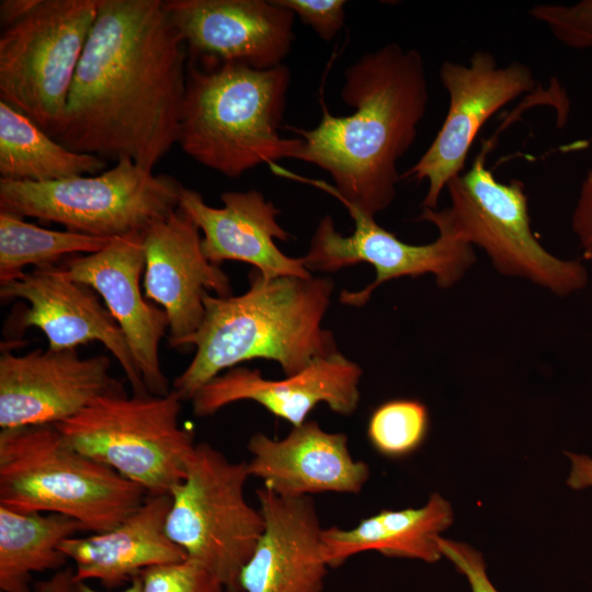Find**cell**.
<instances>
[{
    "label": "cell",
    "instance_id": "1",
    "mask_svg": "<svg viewBox=\"0 0 592 592\" xmlns=\"http://www.w3.org/2000/svg\"><path fill=\"white\" fill-rule=\"evenodd\" d=\"M184 47L162 0H100L54 138L153 170L178 143Z\"/></svg>",
    "mask_w": 592,
    "mask_h": 592
},
{
    "label": "cell",
    "instance_id": "2",
    "mask_svg": "<svg viewBox=\"0 0 592 592\" xmlns=\"http://www.w3.org/2000/svg\"><path fill=\"white\" fill-rule=\"evenodd\" d=\"M343 102L354 109L345 116L322 104L319 124L311 129L288 126L301 139L294 159L327 171L333 185L314 182L375 218L396 197L401 175L399 159L412 146L429 104L422 56L413 48L387 44L346 67Z\"/></svg>",
    "mask_w": 592,
    "mask_h": 592
},
{
    "label": "cell",
    "instance_id": "3",
    "mask_svg": "<svg viewBox=\"0 0 592 592\" xmlns=\"http://www.w3.org/2000/svg\"><path fill=\"white\" fill-rule=\"evenodd\" d=\"M249 282L238 296L204 295L203 321L185 342L195 346L194 357L172 387L183 401L241 362L275 361L291 376L339 351L332 332L322 327L334 287L330 278L266 280L254 269Z\"/></svg>",
    "mask_w": 592,
    "mask_h": 592
},
{
    "label": "cell",
    "instance_id": "4",
    "mask_svg": "<svg viewBox=\"0 0 592 592\" xmlns=\"http://www.w3.org/2000/svg\"><path fill=\"white\" fill-rule=\"evenodd\" d=\"M289 68L237 64L187 65L178 144L196 162L228 178L260 164L294 159L298 137L281 136Z\"/></svg>",
    "mask_w": 592,
    "mask_h": 592
},
{
    "label": "cell",
    "instance_id": "5",
    "mask_svg": "<svg viewBox=\"0 0 592 592\" xmlns=\"http://www.w3.org/2000/svg\"><path fill=\"white\" fill-rule=\"evenodd\" d=\"M139 485L70 446L55 425L0 432V505L58 513L84 531L117 526L147 497Z\"/></svg>",
    "mask_w": 592,
    "mask_h": 592
},
{
    "label": "cell",
    "instance_id": "6",
    "mask_svg": "<svg viewBox=\"0 0 592 592\" xmlns=\"http://www.w3.org/2000/svg\"><path fill=\"white\" fill-rule=\"evenodd\" d=\"M491 145L485 143L471 167L448 182L451 205L423 207L418 219L481 248L503 275L528 280L557 296L581 291L589 281L584 264L555 257L539 243L531 229L524 184L502 183L486 166Z\"/></svg>",
    "mask_w": 592,
    "mask_h": 592
},
{
    "label": "cell",
    "instance_id": "7",
    "mask_svg": "<svg viewBox=\"0 0 592 592\" xmlns=\"http://www.w3.org/2000/svg\"><path fill=\"white\" fill-rule=\"evenodd\" d=\"M182 401L173 389L164 396L133 397L121 389L55 426L78 452L147 493L166 494L184 478L196 444L193 432L179 423Z\"/></svg>",
    "mask_w": 592,
    "mask_h": 592
},
{
    "label": "cell",
    "instance_id": "8",
    "mask_svg": "<svg viewBox=\"0 0 592 592\" xmlns=\"http://www.w3.org/2000/svg\"><path fill=\"white\" fill-rule=\"evenodd\" d=\"M249 477L247 462H232L203 442L195 444L184 478L169 493L168 536L226 592H241V570L264 528L260 509L244 496Z\"/></svg>",
    "mask_w": 592,
    "mask_h": 592
},
{
    "label": "cell",
    "instance_id": "9",
    "mask_svg": "<svg viewBox=\"0 0 592 592\" xmlns=\"http://www.w3.org/2000/svg\"><path fill=\"white\" fill-rule=\"evenodd\" d=\"M182 186L169 175L121 159L93 175L42 183L0 179V212L115 238L143 232L174 210Z\"/></svg>",
    "mask_w": 592,
    "mask_h": 592
},
{
    "label": "cell",
    "instance_id": "10",
    "mask_svg": "<svg viewBox=\"0 0 592 592\" xmlns=\"http://www.w3.org/2000/svg\"><path fill=\"white\" fill-rule=\"evenodd\" d=\"M100 0H39L0 35V100L54 137Z\"/></svg>",
    "mask_w": 592,
    "mask_h": 592
},
{
    "label": "cell",
    "instance_id": "11",
    "mask_svg": "<svg viewBox=\"0 0 592 592\" xmlns=\"http://www.w3.org/2000/svg\"><path fill=\"white\" fill-rule=\"evenodd\" d=\"M449 105L430 147L401 179L428 181L423 207L435 209L448 182L463 173L470 147L485 123L501 107L536 87L531 68L520 61L498 66L477 50L467 65L446 60L440 69Z\"/></svg>",
    "mask_w": 592,
    "mask_h": 592
},
{
    "label": "cell",
    "instance_id": "12",
    "mask_svg": "<svg viewBox=\"0 0 592 592\" xmlns=\"http://www.w3.org/2000/svg\"><path fill=\"white\" fill-rule=\"evenodd\" d=\"M354 230L343 236L335 230L333 219H320L308 252L303 257L307 270L334 272L361 262L375 269V280L360 291H342L340 301L348 306L365 305L372 293L383 283L399 277L432 274L437 286L455 285L476 262L471 244L446 232L426 244H411L384 229L375 218L353 207H346Z\"/></svg>",
    "mask_w": 592,
    "mask_h": 592
},
{
    "label": "cell",
    "instance_id": "13",
    "mask_svg": "<svg viewBox=\"0 0 592 592\" xmlns=\"http://www.w3.org/2000/svg\"><path fill=\"white\" fill-rule=\"evenodd\" d=\"M184 46L203 68L237 64L266 70L283 64L295 39V14L276 0H166Z\"/></svg>",
    "mask_w": 592,
    "mask_h": 592
},
{
    "label": "cell",
    "instance_id": "14",
    "mask_svg": "<svg viewBox=\"0 0 592 592\" xmlns=\"http://www.w3.org/2000/svg\"><path fill=\"white\" fill-rule=\"evenodd\" d=\"M106 355L81 358L76 349L34 350L0 357V428L55 425L95 399L123 388Z\"/></svg>",
    "mask_w": 592,
    "mask_h": 592
},
{
    "label": "cell",
    "instance_id": "15",
    "mask_svg": "<svg viewBox=\"0 0 592 592\" xmlns=\"http://www.w3.org/2000/svg\"><path fill=\"white\" fill-rule=\"evenodd\" d=\"M200 232L179 206L144 231V295L166 311L172 348L184 346L200 328L208 291L231 295L227 274L205 257Z\"/></svg>",
    "mask_w": 592,
    "mask_h": 592
},
{
    "label": "cell",
    "instance_id": "16",
    "mask_svg": "<svg viewBox=\"0 0 592 592\" xmlns=\"http://www.w3.org/2000/svg\"><path fill=\"white\" fill-rule=\"evenodd\" d=\"M3 299L23 298L30 304L18 321V330H42L48 349L73 350L98 341L118 361L134 395L149 394L119 326L102 305L96 292L75 281L65 266H48L2 284Z\"/></svg>",
    "mask_w": 592,
    "mask_h": 592
},
{
    "label": "cell",
    "instance_id": "17",
    "mask_svg": "<svg viewBox=\"0 0 592 592\" xmlns=\"http://www.w3.org/2000/svg\"><path fill=\"white\" fill-rule=\"evenodd\" d=\"M69 275L103 299L122 332L150 395L171 391L159 361V342L169 328L162 308L147 301L140 289L145 271L144 231L113 238L102 250L78 255L64 265Z\"/></svg>",
    "mask_w": 592,
    "mask_h": 592
},
{
    "label": "cell",
    "instance_id": "18",
    "mask_svg": "<svg viewBox=\"0 0 592 592\" xmlns=\"http://www.w3.org/2000/svg\"><path fill=\"white\" fill-rule=\"evenodd\" d=\"M361 367L340 351L315 360L284 379H266L260 371L232 367L205 384L192 398L193 413L208 417L221 408L249 400L298 426L317 405L350 415L360 402Z\"/></svg>",
    "mask_w": 592,
    "mask_h": 592
},
{
    "label": "cell",
    "instance_id": "19",
    "mask_svg": "<svg viewBox=\"0 0 592 592\" xmlns=\"http://www.w3.org/2000/svg\"><path fill=\"white\" fill-rule=\"evenodd\" d=\"M255 493L264 528L241 570V592H322L330 568L314 500L282 497L264 487Z\"/></svg>",
    "mask_w": 592,
    "mask_h": 592
},
{
    "label": "cell",
    "instance_id": "20",
    "mask_svg": "<svg viewBox=\"0 0 592 592\" xmlns=\"http://www.w3.org/2000/svg\"><path fill=\"white\" fill-rule=\"evenodd\" d=\"M250 477L282 497L316 493H358L369 478V467L355 459L343 433L325 431L316 421L293 426L283 439L253 434L247 444Z\"/></svg>",
    "mask_w": 592,
    "mask_h": 592
},
{
    "label": "cell",
    "instance_id": "21",
    "mask_svg": "<svg viewBox=\"0 0 592 592\" xmlns=\"http://www.w3.org/2000/svg\"><path fill=\"white\" fill-rule=\"evenodd\" d=\"M220 198L223 206L213 207L184 186L179 198V207L203 234L202 250L210 263L246 262L266 280L312 276L303 258H291L275 244V239L288 241L291 235L277 221L280 209L262 193L228 191Z\"/></svg>",
    "mask_w": 592,
    "mask_h": 592
},
{
    "label": "cell",
    "instance_id": "22",
    "mask_svg": "<svg viewBox=\"0 0 592 592\" xmlns=\"http://www.w3.org/2000/svg\"><path fill=\"white\" fill-rule=\"evenodd\" d=\"M170 504L169 493H148L140 506L114 528L62 540L59 549L75 562V580L93 579L113 589L147 568L186 559L166 531Z\"/></svg>",
    "mask_w": 592,
    "mask_h": 592
},
{
    "label": "cell",
    "instance_id": "23",
    "mask_svg": "<svg viewBox=\"0 0 592 592\" xmlns=\"http://www.w3.org/2000/svg\"><path fill=\"white\" fill-rule=\"evenodd\" d=\"M452 523L449 502L434 492L421 508L383 510L348 530L323 528V558L329 568H337L355 555L374 550L433 563L443 557L437 537Z\"/></svg>",
    "mask_w": 592,
    "mask_h": 592
},
{
    "label": "cell",
    "instance_id": "24",
    "mask_svg": "<svg viewBox=\"0 0 592 592\" xmlns=\"http://www.w3.org/2000/svg\"><path fill=\"white\" fill-rule=\"evenodd\" d=\"M106 160L72 151L27 115L0 100V179L52 182L98 174Z\"/></svg>",
    "mask_w": 592,
    "mask_h": 592
},
{
    "label": "cell",
    "instance_id": "25",
    "mask_svg": "<svg viewBox=\"0 0 592 592\" xmlns=\"http://www.w3.org/2000/svg\"><path fill=\"white\" fill-rule=\"evenodd\" d=\"M81 531L77 520L62 514L0 505L1 592H32L33 572L62 569L68 558L59 545Z\"/></svg>",
    "mask_w": 592,
    "mask_h": 592
},
{
    "label": "cell",
    "instance_id": "26",
    "mask_svg": "<svg viewBox=\"0 0 592 592\" xmlns=\"http://www.w3.org/2000/svg\"><path fill=\"white\" fill-rule=\"evenodd\" d=\"M113 238L38 227L23 217L0 212V285L21 278L26 265H56L73 253H95Z\"/></svg>",
    "mask_w": 592,
    "mask_h": 592
},
{
    "label": "cell",
    "instance_id": "27",
    "mask_svg": "<svg viewBox=\"0 0 592 592\" xmlns=\"http://www.w3.org/2000/svg\"><path fill=\"white\" fill-rule=\"evenodd\" d=\"M429 430L426 407L413 399H395L377 407L367 424L373 447L388 457H402L414 452Z\"/></svg>",
    "mask_w": 592,
    "mask_h": 592
},
{
    "label": "cell",
    "instance_id": "28",
    "mask_svg": "<svg viewBox=\"0 0 592 592\" xmlns=\"http://www.w3.org/2000/svg\"><path fill=\"white\" fill-rule=\"evenodd\" d=\"M139 576L143 592H226L209 570L190 558L147 568Z\"/></svg>",
    "mask_w": 592,
    "mask_h": 592
},
{
    "label": "cell",
    "instance_id": "29",
    "mask_svg": "<svg viewBox=\"0 0 592 592\" xmlns=\"http://www.w3.org/2000/svg\"><path fill=\"white\" fill-rule=\"evenodd\" d=\"M530 14L545 23L553 35L566 46L577 49L592 47V0L574 4H539Z\"/></svg>",
    "mask_w": 592,
    "mask_h": 592
},
{
    "label": "cell",
    "instance_id": "30",
    "mask_svg": "<svg viewBox=\"0 0 592 592\" xmlns=\"http://www.w3.org/2000/svg\"><path fill=\"white\" fill-rule=\"evenodd\" d=\"M276 2L291 10L326 42L332 41L344 25L346 4L344 0H276Z\"/></svg>",
    "mask_w": 592,
    "mask_h": 592
},
{
    "label": "cell",
    "instance_id": "31",
    "mask_svg": "<svg viewBox=\"0 0 592 592\" xmlns=\"http://www.w3.org/2000/svg\"><path fill=\"white\" fill-rule=\"evenodd\" d=\"M441 553L464 574L470 585L471 592H499L491 583L487 574V568L482 555L471 546L437 537Z\"/></svg>",
    "mask_w": 592,
    "mask_h": 592
},
{
    "label": "cell",
    "instance_id": "32",
    "mask_svg": "<svg viewBox=\"0 0 592 592\" xmlns=\"http://www.w3.org/2000/svg\"><path fill=\"white\" fill-rule=\"evenodd\" d=\"M572 230L583 258L592 264V169L587 172L572 214Z\"/></svg>",
    "mask_w": 592,
    "mask_h": 592
},
{
    "label": "cell",
    "instance_id": "33",
    "mask_svg": "<svg viewBox=\"0 0 592 592\" xmlns=\"http://www.w3.org/2000/svg\"><path fill=\"white\" fill-rule=\"evenodd\" d=\"M571 470L568 485L573 489L592 487V459L584 455L568 454Z\"/></svg>",
    "mask_w": 592,
    "mask_h": 592
},
{
    "label": "cell",
    "instance_id": "34",
    "mask_svg": "<svg viewBox=\"0 0 592 592\" xmlns=\"http://www.w3.org/2000/svg\"><path fill=\"white\" fill-rule=\"evenodd\" d=\"M38 1L39 0H1L0 24L2 30L23 19L35 8Z\"/></svg>",
    "mask_w": 592,
    "mask_h": 592
},
{
    "label": "cell",
    "instance_id": "35",
    "mask_svg": "<svg viewBox=\"0 0 592 592\" xmlns=\"http://www.w3.org/2000/svg\"><path fill=\"white\" fill-rule=\"evenodd\" d=\"M75 581V569L67 567L59 570L48 578L36 582V592H70Z\"/></svg>",
    "mask_w": 592,
    "mask_h": 592
},
{
    "label": "cell",
    "instance_id": "36",
    "mask_svg": "<svg viewBox=\"0 0 592 592\" xmlns=\"http://www.w3.org/2000/svg\"><path fill=\"white\" fill-rule=\"evenodd\" d=\"M70 592H103L91 588L86 581H73ZM119 592H143V581L139 574L135 576L129 584Z\"/></svg>",
    "mask_w": 592,
    "mask_h": 592
}]
</instances>
